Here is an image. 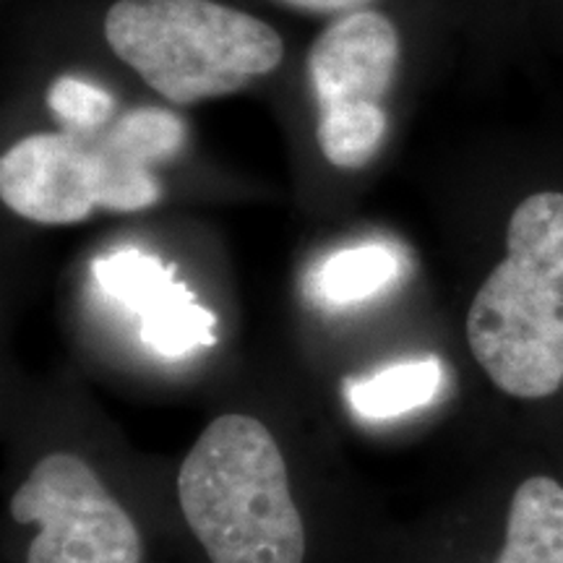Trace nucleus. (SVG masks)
Returning a JSON list of instances; mask_svg holds the SVG:
<instances>
[{"mask_svg": "<svg viewBox=\"0 0 563 563\" xmlns=\"http://www.w3.org/2000/svg\"><path fill=\"white\" fill-rule=\"evenodd\" d=\"M110 51L157 95L194 104L249 87L282 63V37L214 0H118L104 19Z\"/></svg>", "mask_w": 563, "mask_h": 563, "instance_id": "3", "label": "nucleus"}, {"mask_svg": "<svg viewBox=\"0 0 563 563\" xmlns=\"http://www.w3.org/2000/svg\"><path fill=\"white\" fill-rule=\"evenodd\" d=\"M399 63V34L376 11H350L332 21L308 53V79L319 108L378 104Z\"/></svg>", "mask_w": 563, "mask_h": 563, "instance_id": "7", "label": "nucleus"}, {"mask_svg": "<svg viewBox=\"0 0 563 563\" xmlns=\"http://www.w3.org/2000/svg\"><path fill=\"white\" fill-rule=\"evenodd\" d=\"M402 262L389 245L365 243L336 251L316 272V292L329 306L368 300L397 279Z\"/></svg>", "mask_w": 563, "mask_h": 563, "instance_id": "10", "label": "nucleus"}, {"mask_svg": "<svg viewBox=\"0 0 563 563\" xmlns=\"http://www.w3.org/2000/svg\"><path fill=\"white\" fill-rule=\"evenodd\" d=\"M496 563H563V485L530 477L509 506L506 545Z\"/></svg>", "mask_w": 563, "mask_h": 563, "instance_id": "8", "label": "nucleus"}, {"mask_svg": "<svg viewBox=\"0 0 563 563\" xmlns=\"http://www.w3.org/2000/svg\"><path fill=\"white\" fill-rule=\"evenodd\" d=\"M47 104L74 133H95L110 121L115 100L97 84L60 76L47 91Z\"/></svg>", "mask_w": 563, "mask_h": 563, "instance_id": "12", "label": "nucleus"}, {"mask_svg": "<svg viewBox=\"0 0 563 563\" xmlns=\"http://www.w3.org/2000/svg\"><path fill=\"white\" fill-rule=\"evenodd\" d=\"M11 517L37 525L30 563H139L141 540L133 519L110 496L87 462L51 454L34 464L13 493Z\"/></svg>", "mask_w": 563, "mask_h": 563, "instance_id": "5", "label": "nucleus"}, {"mask_svg": "<svg viewBox=\"0 0 563 563\" xmlns=\"http://www.w3.org/2000/svg\"><path fill=\"white\" fill-rule=\"evenodd\" d=\"M467 342L498 389L543 399L563 384V194H532L514 209L506 258L467 313Z\"/></svg>", "mask_w": 563, "mask_h": 563, "instance_id": "1", "label": "nucleus"}, {"mask_svg": "<svg viewBox=\"0 0 563 563\" xmlns=\"http://www.w3.org/2000/svg\"><path fill=\"white\" fill-rule=\"evenodd\" d=\"M183 517L211 563H302L306 530L269 428L249 415L211 420L183 460Z\"/></svg>", "mask_w": 563, "mask_h": 563, "instance_id": "2", "label": "nucleus"}, {"mask_svg": "<svg viewBox=\"0 0 563 563\" xmlns=\"http://www.w3.org/2000/svg\"><path fill=\"white\" fill-rule=\"evenodd\" d=\"M443 384V365L435 357L397 363L365 378L344 382L347 402L365 420H391L431 405Z\"/></svg>", "mask_w": 563, "mask_h": 563, "instance_id": "9", "label": "nucleus"}, {"mask_svg": "<svg viewBox=\"0 0 563 563\" xmlns=\"http://www.w3.org/2000/svg\"><path fill=\"white\" fill-rule=\"evenodd\" d=\"M104 295L139 316V334L162 357H186L188 352L217 344V319L196 302L194 292L175 277V266L139 249H121L91 264Z\"/></svg>", "mask_w": 563, "mask_h": 563, "instance_id": "6", "label": "nucleus"}, {"mask_svg": "<svg viewBox=\"0 0 563 563\" xmlns=\"http://www.w3.org/2000/svg\"><path fill=\"white\" fill-rule=\"evenodd\" d=\"M279 3L308 13H347L361 9L368 0H279Z\"/></svg>", "mask_w": 563, "mask_h": 563, "instance_id": "13", "label": "nucleus"}, {"mask_svg": "<svg viewBox=\"0 0 563 563\" xmlns=\"http://www.w3.org/2000/svg\"><path fill=\"white\" fill-rule=\"evenodd\" d=\"M321 154L342 170H357L382 150L386 136V112L382 104H336L319 115Z\"/></svg>", "mask_w": 563, "mask_h": 563, "instance_id": "11", "label": "nucleus"}, {"mask_svg": "<svg viewBox=\"0 0 563 563\" xmlns=\"http://www.w3.org/2000/svg\"><path fill=\"white\" fill-rule=\"evenodd\" d=\"M0 199L30 222L74 224L95 209H150L162 199V186L110 131L34 133L0 159Z\"/></svg>", "mask_w": 563, "mask_h": 563, "instance_id": "4", "label": "nucleus"}]
</instances>
